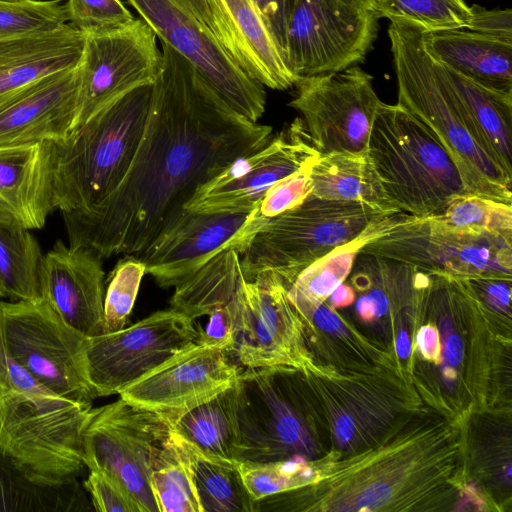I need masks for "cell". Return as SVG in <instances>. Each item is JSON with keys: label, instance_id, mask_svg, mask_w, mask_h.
<instances>
[{"label": "cell", "instance_id": "cell-1", "mask_svg": "<svg viewBox=\"0 0 512 512\" xmlns=\"http://www.w3.org/2000/svg\"><path fill=\"white\" fill-rule=\"evenodd\" d=\"M161 45L145 132L123 181L94 209L63 214L69 244L101 259L142 254L182 218L202 184L272 137V127L236 112L196 67Z\"/></svg>", "mask_w": 512, "mask_h": 512}, {"label": "cell", "instance_id": "cell-2", "mask_svg": "<svg viewBox=\"0 0 512 512\" xmlns=\"http://www.w3.org/2000/svg\"><path fill=\"white\" fill-rule=\"evenodd\" d=\"M398 101L450 155L467 194L512 204V168L472 117L442 65L429 53L424 32L388 28Z\"/></svg>", "mask_w": 512, "mask_h": 512}, {"label": "cell", "instance_id": "cell-3", "mask_svg": "<svg viewBox=\"0 0 512 512\" xmlns=\"http://www.w3.org/2000/svg\"><path fill=\"white\" fill-rule=\"evenodd\" d=\"M92 403L53 392L7 352L0 337V454L35 482L60 485L85 466L82 432Z\"/></svg>", "mask_w": 512, "mask_h": 512}, {"label": "cell", "instance_id": "cell-4", "mask_svg": "<svg viewBox=\"0 0 512 512\" xmlns=\"http://www.w3.org/2000/svg\"><path fill=\"white\" fill-rule=\"evenodd\" d=\"M153 84L138 86L53 143L54 204L62 214L88 212L121 184L145 132Z\"/></svg>", "mask_w": 512, "mask_h": 512}, {"label": "cell", "instance_id": "cell-5", "mask_svg": "<svg viewBox=\"0 0 512 512\" xmlns=\"http://www.w3.org/2000/svg\"><path fill=\"white\" fill-rule=\"evenodd\" d=\"M367 155L384 191L401 212L416 217L437 215L467 194L442 144L398 103L379 104Z\"/></svg>", "mask_w": 512, "mask_h": 512}, {"label": "cell", "instance_id": "cell-6", "mask_svg": "<svg viewBox=\"0 0 512 512\" xmlns=\"http://www.w3.org/2000/svg\"><path fill=\"white\" fill-rule=\"evenodd\" d=\"M311 383L290 366L246 368L231 387L236 461L311 459L317 452L310 425Z\"/></svg>", "mask_w": 512, "mask_h": 512}, {"label": "cell", "instance_id": "cell-7", "mask_svg": "<svg viewBox=\"0 0 512 512\" xmlns=\"http://www.w3.org/2000/svg\"><path fill=\"white\" fill-rule=\"evenodd\" d=\"M387 215L361 202L309 195L300 205L269 218L255 234L240 257L244 278L274 272L289 287L311 263Z\"/></svg>", "mask_w": 512, "mask_h": 512}, {"label": "cell", "instance_id": "cell-8", "mask_svg": "<svg viewBox=\"0 0 512 512\" xmlns=\"http://www.w3.org/2000/svg\"><path fill=\"white\" fill-rule=\"evenodd\" d=\"M0 337L9 355L62 397L92 403L87 336L68 325L42 298L0 300Z\"/></svg>", "mask_w": 512, "mask_h": 512}, {"label": "cell", "instance_id": "cell-9", "mask_svg": "<svg viewBox=\"0 0 512 512\" xmlns=\"http://www.w3.org/2000/svg\"><path fill=\"white\" fill-rule=\"evenodd\" d=\"M363 253L457 278L512 276V236L466 230L436 215L402 220L367 243Z\"/></svg>", "mask_w": 512, "mask_h": 512}, {"label": "cell", "instance_id": "cell-10", "mask_svg": "<svg viewBox=\"0 0 512 512\" xmlns=\"http://www.w3.org/2000/svg\"><path fill=\"white\" fill-rule=\"evenodd\" d=\"M167 44L188 60L236 112L257 122L265 111L264 86L228 55L207 18L205 0H125Z\"/></svg>", "mask_w": 512, "mask_h": 512}, {"label": "cell", "instance_id": "cell-11", "mask_svg": "<svg viewBox=\"0 0 512 512\" xmlns=\"http://www.w3.org/2000/svg\"><path fill=\"white\" fill-rule=\"evenodd\" d=\"M171 429L160 415L122 398L92 407L82 432L83 463L119 480L144 512H159L149 479Z\"/></svg>", "mask_w": 512, "mask_h": 512}, {"label": "cell", "instance_id": "cell-12", "mask_svg": "<svg viewBox=\"0 0 512 512\" xmlns=\"http://www.w3.org/2000/svg\"><path fill=\"white\" fill-rule=\"evenodd\" d=\"M379 17L342 0H295L286 33V62L298 78L339 72L364 61Z\"/></svg>", "mask_w": 512, "mask_h": 512}, {"label": "cell", "instance_id": "cell-13", "mask_svg": "<svg viewBox=\"0 0 512 512\" xmlns=\"http://www.w3.org/2000/svg\"><path fill=\"white\" fill-rule=\"evenodd\" d=\"M288 286L274 272L243 279L233 299V352L246 368L290 366L313 370L303 323L291 304Z\"/></svg>", "mask_w": 512, "mask_h": 512}, {"label": "cell", "instance_id": "cell-14", "mask_svg": "<svg viewBox=\"0 0 512 512\" xmlns=\"http://www.w3.org/2000/svg\"><path fill=\"white\" fill-rule=\"evenodd\" d=\"M193 319L169 308L123 329L87 338L85 359L95 397L118 394L194 343Z\"/></svg>", "mask_w": 512, "mask_h": 512}, {"label": "cell", "instance_id": "cell-15", "mask_svg": "<svg viewBox=\"0 0 512 512\" xmlns=\"http://www.w3.org/2000/svg\"><path fill=\"white\" fill-rule=\"evenodd\" d=\"M289 103L300 112L320 152H365L381 100L373 77L354 65L339 72L300 79Z\"/></svg>", "mask_w": 512, "mask_h": 512}, {"label": "cell", "instance_id": "cell-16", "mask_svg": "<svg viewBox=\"0 0 512 512\" xmlns=\"http://www.w3.org/2000/svg\"><path fill=\"white\" fill-rule=\"evenodd\" d=\"M162 65L156 35L141 18L118 29L85 35L78 66L77 127L123 94L153 84Z\"/></svg>", "mask_w": 512, "mask_h": 512}, {"label": "cell", "instance_id": "cell-17", "mask_svg": "<svg viewBox=\"0 0 512 512\" xmlns=\"http://www.w3.org/2000/svg\"><path fill=\"white\" fill-rule=\"evenodd\" d=\"M314 147L301 118L270 138L259 150L241 156L202 184L185 210L199 213H249L259 208L277 181L314 162Z\"/></svg>", "mask_w": 512, "mask_h": 512}, {"label": "cell", "instance_id": "cell-18", "mask_svg": "<svg viewBox=\"0 0 512 512\" xmlns=\"http://www.w3.org/2000/svg\"><path fill=\"white\" fill-rule=\"evenodd\" d=\"M186 213L139 258L162 288L175 287L217 254L235 250L240 256L269 218L259 213Z\"/></svg>", "mask_w": 512, "mask_h": 512}, {"label": "cell", "instance_id": "cell-19", "mask_svg": "<svg viewBox=\"0 0 512 512\" xmlns=\"http://www.w3.org/2000/svg\"><path fill=\"white\" fill-rule=\"evenodd\" d=\"M239 369L225 351L192 343L118 393L172 425L233 386Z\"/></svg>", "mask_w": 512, "mask_h": 512}, {"label": "cell", "instance_id": "cell-20", "mask_svg": "<svg viewBox=\"0 0 512 512\" xmlns=\"http://www.w3.org/2000/svg\"><path fill=\"white\" fill-rule=\"evenodd\" d=\"M79 112L78 67L43 77L0 98V147L61 142Z\"/></svg>", "mask_w": 512, "mask_h": 512}, {"label": "cell", "instance_id": "cell-21", "mask_svg": "<svg viewBox=\"0 0 512 512\" xmlns=\"http://www.w3.org/2000/svg\"><path fill=\"white\" fill-rule=\"evenodd\" d=\"M41 298L87 337L102 334L104 270L91 250L57 241L43 256Z\"/></svg>", "mask_w": 512, "mask_h": 512}, {"label": "cell", "instance_id": "cell-22", "mask_svg": "<svg viewBox=\"0 0 512 512\" xmlns=\"http://www.w3.org/2000/svg\"><path fill=\"white\" fill-rule=\"evenodd\" d=\"M207 18L231 59L253 80L287 90L298 78L251 0H205Z\"/></svg>", "mask_w": 512, "mask_h": 512}, {"label": "cell", "instance_id": "cell-23", "mask_svg": "<svg viewBox=\"0 0 512 512\" xmlns=\"http://www.w3.org/2000/svg\"><path fill=\"white\" fill-rule=\"evenodd\" d=\"M53 143L0 147V215L41 229L55 210Z\"/></svg>", "mask_w": 512, "mask_h": 512}, {"label": "cell", "instance_id": "cell-24", "mask_svg": "<svg viewBox=\"0 0 512 512\" xmlns=\"http://www.w3.org/2000/svg\"><path fill=\"white\" fill-rule=\"evenodd\" d=\"M85 35L66 24L47 32L0 38V98L53 73L77 68Z\"/></svg>", "mask_w": 512, "mask_h": 512}, {"label": "cell", "instance_id": "cell-25", "mask_svg": "<svg viewBox=\"0 0 512 512\" xmlns=\"http://www.w3.org/2000/svg\"><path fill=\"white\" fill-rule=\"evenodd\" d=\"M424 42L443 66L484 86L512 92V42L466 29L424 32Z\"/></svg>", "mask_w": 512, "mask_h": 512}, {"label": "cell", "instance_id": "cell-26", "mask_svg": "<svg viewBox=\"0 0 512 512\" xmlns=\"http://www.w3.org/2000/svg\"><path fill=\"white\" fill-rule=\"evenodd\" d=\"M309 174L310 196L361 202L385 214L401 212L384 191L367 151L320 154L310 165Z\"/></svg>", "mask_w": 512, "mask_h": 512}, {"label": "cell", "instance_id": "cell-27", "mask_svg": "<svg viewBox=\"0 0 512 512\" xmlns=\"http://www.w3.org/2000/svg\"><path fill=\"white\" fill-rule=\"evenodd\" d=\"M170 442L188 471L201 512H254L236 460L208 454L173 429Z\"/></svg>", "mask_w": 512, "mask_h": 512}, {"label": "cell", "instance_id": "cell-28", "mask_svg": "<svg viewBox=\"0 0 512 512\" xmlns=\"http://www.w3.org/2000/svg\"><path fill=\"white\" fill-rule=\"evenodd\" d=\"M240 257L235 250L217 254L174 287L171 308L194 320L229 303L245 279Z\"/></svg>", "mask_w": 512, "mask_h": 512}, {"label": "cell", "instance_id": "cell-29", "mask_svg": "<svg viewBox=\"0 0 512 512\" xmlns=\"http://www.w3.org/2000/svg\"><path fill=\"white\" fill-rule=\"evenodd\" d=\"M94 511L77 479L60 485L33 481L0 454V512Z\"/></svg>", "mask_w": 512, "mask_h": 512}, {"label": "cell", "instance_id": "cell-30", "mask_svg": "<svg viewBox=\"0 0 512 512\" xmlns=\"http://www.w3.org/2000/svg\"><path fill=\"white\" fill-rule=\"evenodd\" d=\"M404 215V212H398L377 220L353 240L311 263L288 287V295L315 304L325 302L350 275L362 248L399 223Z\"/></svg>", "mask_w": 512, "mask_h": 512}, {"label": "cell", "instance_id": "cell-31", "mask_svg": "<svg viewBox=\"0 0 512 512\" xmlns=\"http://www.w3.org/2000/svg\"><path fill=\"white\" fill-rule=\"evenodd\" d=\"M43 256L29 229L0 215V282L8 300L41 299Z\"/></svg>", "mask_w": 512, "mask_h": 512}, {"label": "cell", "instance_id": "cell-32", "mask_svg": "<svg viewBox=\"0 0 512 512\" xmlns=\"http://www.w3.org/2000/svg\"><path fill=\"white\" fill-rule=\"evenodd\" d=\"M442 67L474 120L505 163L512 168V92L484 86L450 68Z\"/></svg>", "mask_w": 512, "mask_h": 512}, {"label": "cell", "instance_id": "cell-33", "mask_svg": "<svg viewBox=\"0 0 512 512\" xmlns=\"http://www.w3.org/2000/svg\"><path fill=\"white\" fill-rule=\"evenodd\" d=\"M172 429L208 454L235 460L236 427L231 387L186 412Z\"/></svg>", "mask_w": 512, "mask_h": 512}, {"label": "cell", "instance_id": "cell-34", "mask_svg": "<svg viewBox=\"0 0 512 512\" xmlns=\"http://www.w3.org/2000/svg\"><path fill=\"white\" fill-rule=\"evenodd\" d=\"M379 18L423 32L466 29L471 9L465 0H371Z\"/></svg>", "mask_w": 512, "mask_h": 512}, {"label": "cell", "instance_id": "cell-35", "mask_svg": "<svg viewBox=\"0 0 512 512\" xmlns=\"http://www.w3.org/2000/svg\"><path fill=\"white\" fill-rule=\"evenodd\" d=\"M254 501L313 483L320 471L305 458L271 462L237 461Z\"/></svg>", "mask_w": 512, "mask_h": 512}, {"label": "cell", "instance_id": "cell-36", "mask_svg": "<svg viewBox=\"0 0 512 512\" xmlns=\"http://www.w3.org/2000/svg\"><path fill=\"white\" fill-rule=\"evenodd\" d=\"M149 482L159 512H201L188 471L170 437L151 471Z\"/></svg>", "mask_w": 512, "mask_h": 512}, {"label": "cell", "instance_id": "cell-37", "mask_svg": "<svg viewBox=\"0 0 512 512\" xmlns=\"http://www.w3.org/2000/svg\"><path fill=\"white\" fill-rule=\"evenodd\" d=\"M436 216L454 227L512 236V204L486 197L461 195Z\"/></svg>", "mask_w": 512, "mask_h": 512}, {"label": "cell", "instance_id": "cell-38", "mask_svg": "<svg viewBox=\"0 0 512 512\" xmlns=\"http://www.w3.org/2000/svg\"><path fill=\"white\" fill-rule=\"evenodd\" d=\"M145 273V264L133 255H126L117 263L104 294L102 334L125 327Z\"/></svg>", "mask_w": 512, "mask_h": 512}, {"label": "cell", "instance_id": "cell-39", "mask_svg": "<svg viewBox=\"0 0 512 512\" xmlns=\"http://www.w3.org/2000/svg\"><path fill=\"white\" fill-rule=\"evenodd\" d=\"M66 24L63 0H0V38L53 31Z\"/></svg>", "mask_w": 512, "mask_h": 512}, {"label": "cell", "instance_id": "cell-40", "mask_svg": "<svg viewBox=\"0 0 512 512\" xmlns=\"http://www.w3.org/2000/svg\"><path fill=\"white\" fill-rule=\"evenodd\" d=\"M67 23L84 35L123 27L135 18L121 0H65Z\"/></svg>", "mask_w": 512, "mask_h": 512}, {"label": "cell", "instance_id": "cell-41", "mask_svg": "<svg viewBox=\"0 0 512 512\" xmlns=\"http://www.w3.org/2000/svg\"><path fill=\"white\" fill-rule=\"evenodd\" d=\"M83 488L91 497L94 511L144 512L132 493L119 480L103 471L90 470Z\"/></svg>", "mask_w": 512, "mask_h": 512}, {"label": "cell", "instance_id": "cell-42", "mask_svg": "<svg viewBox=\"0 0 512 512\" xmlns=\"http://www.w3.org/2000/svg\"><path fill=\"white\" fill-rule=\"evenodd\" d=\"M311 164L273 184L260 202L259 213L272 218L304 202L312 191L309 174Z\"/></svg>", "mask_w": 512, "mask_h": 512}, {"label": "cell", "instance_id": "cell-43", "mask_svg": "<svg viewBox=\"0 0 512 512\" xmlns=\"http://www.w3.org/2000/svg\"><path fill=\"white\" fill-rule=\"evenodd\" d=\"M233 299L207 315L208 323L204 329L198 330L195 343L226 353L233 351L235 336Z\"/></svg>", "mask_w": 512, "mask_h": 512}, {"label": "cell", "instance_id": "cell-44", "mask_svg": "<svg viewBox=\"0 0 512 512\" xmlns=\"http://www.w3.org/2000/svg\"><path fill=\"white\" fill-rule=\"evenodd\" d=\"M470 9L471 16L466 30L512 42V11L510 8L488 10L474 4L470 6Z\"/></svg>", "mask_w": 512, "mask_h": 512}, {"label": "cell", "instance_id": "cell-45", "mask_svg": "<svg viewBox=\"0 0 512 512\" xmlns=\"http://www.w3.org/2000/svg\"><path fill=\"white\" fill-rule=\"evenodd\" d=\"M251 2L264 19L286 59V33L295 0H251Z\"/></svg>", "mask_w": 512, "mask_h": 512}, {"label": "cell", "instance_id": "cell-46", "mask_svg": "<svg viewBox=\"0 0 512 512\" xmlns=\"http://www.w3.org/2000/svg\"><path fill=\"white\" fill-rule=\"evenodd\" d=\"M475 295L494 309L506 310L510 306L511 278L500 276H476L464 279Z\"/></svg>", "mask_w": 512, "mask_h": 512}, {"label": "cell", "instance_id": "cell-47", "mask_svg": "<svg viewBox=\"0 0 512 512\" xmlns=\"http://www.w3.org/2000/svg\"><path fill=\"white\" fill-rule=\"evenodd\" d=\"M417 344L427 360L437 361L439 359L441 347L438 332L433 326L426 325L419 330Z\"/></svg>", "mask_w": 512, "mask_h": 512}, {"label": "cell", "instance_id": "cell-48", "mask_svg": "<svg viewBox=\"0 0 512 512\" xmlns=\"http://www.w3.org/2000/svg\"><path fill=\"white\" fill-rule=\"evenodd\" d=\"M355 298V292L351 285L341 283L335 288V290L329 295V303L332 307H344L350 305Z\"/></svg>", "mask_w": 512, "mask_h": 512}, {"label": "cell", "instance_id": "cell-49", "mask_svg": "<svg viewBox=\"0 0 512 512\" xmlns=\"http://www.w3.org/2000/svg\"><path fill=\"white\" fill-rule=\"evenodd\" d=\"M444 352L447 361L451 365H459L460 362L462 361L464 352L463 342L461 338L456 334L450 335L446 340Z\"/></svg>", "mask_w": 512, "mask_h": 512}, {"label": "cell", "instance_id": "cell-50", "mask_svg": "<svg viewBox=\"0 0 512 512\" xmlns=\"http://www.w3.org/2000/svg\"><path fill=\"white\" fill-rule=\"evenodd\" d=\"M396 351L398 355L405 359L411 353V343L406 332H400L396 339Z\"/></svg>", "mask_w": 512, "mask_h": 512}, {"label": "cell", "instance_id": "cell-51", "mask_svg": "<svg viewBox=\"0 0 512 512\" xmlns=\"http://www.w3.org/2000/svg\"><path fill=\"white\" fill-rule=\"evenodd\" d=\"M343 2H346L348 4L373 10L372 1L371 0H342Z\"/></svg>", "mask_w": 512, "mask_h": 512}, {"label": "cell", "instance_id": "cell-52", "mask_svg": "<svg viewBox=\"0 0 512 512\" xmlns=\"http://www.w3.org/2000/svg\"><path fill=\"white\" fill-rule=\"evenodd\" d=\"M4 298H6V294H5V291H4V289H3L2 284H1V282H0V300H1V299H4Z\"/></svg>", "mask_w": 512, "mask_h": 512}, {"label": "cell", "instance_id": "cell-53", "mask_svg": "<svg viewBox=\"0 0 512 512\" xmlns=\"http://www.w3.org/2000/svg\"><path fill=\"white\" fill-rule=\"evenodd\" d=\"M9 1H17V0H9Z\"/></svg>", "mask_w": 512, "mask_h": 512}]
</instances>
